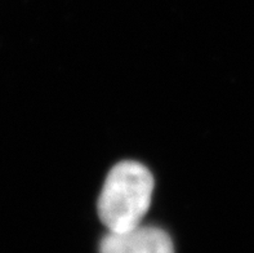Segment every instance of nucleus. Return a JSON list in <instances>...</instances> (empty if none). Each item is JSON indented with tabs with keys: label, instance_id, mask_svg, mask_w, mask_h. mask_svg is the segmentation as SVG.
<instances>
[{
	"label": "nucleus",
	"instance_id": "obj_1",
	"mask_svg": "<svg viewBox=\"0 0 254 253\" xmlns=\"http://www.w3.org/2000/svg\"><path fill=\"white\" fill-rule=\"evenodd\" d=\"M154 178L141 163L116 164L107 174L98 199V216L109 231L130 230L142 225L151 205Z\"/></svg>",
	"mask_w": 254,
	"mask_h": 253
},
{
	"label": "nucleus",
	"instance_id": "obj_2",
	"mask_svg": "<svg viewBox=\"0 0 254 253\" xmlns=\"http://www.w3.org/2000/svg\"><path fill=\"white\" fill-rule=\"evenodd\" d=\"M100 253H174V247L164 230L139 225L119 233L109 231L101 242Z\"/></svg>",
	"mask_w": 254,
	"mask_h": 253
}]
</instances>
